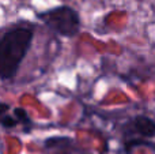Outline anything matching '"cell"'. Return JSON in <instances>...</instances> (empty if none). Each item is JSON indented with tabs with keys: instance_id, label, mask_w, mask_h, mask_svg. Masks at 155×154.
<instances>
[{
	"instance_id": "cell-1",
	"label": "cell",
	"mask_w": 155,
	"mask_h": 154,
	"mask_svg": "<svg viewBox=\"0 0 155 154\" xmlns=\"http://www.w3.org/2000/svg\"><path fill=\"white\" fill-rule=\"evenodd\" d=\"M34 26L29 22H18L3 32L0 37V78L3 82L12 81L22 62L31 48Z\"/></svg>"
},
{
	"instance_id": "cell-2",
	"label": "cell",
	"mask_w": 155,
	"mask_h": 154,
	"mask_svg": "<svg viewBox=\"0 0 155 154\" xmlns=\"http://www.w3.org/2000/svg\"><path fill=\"white\" fill-rule=\"evenodd\" d=\"M35 18L54 34L65 38L78 35L82 27L79 12L70 5H57L49 10L40 11L35 14Z\"/></svg>"
},
{
	"instance_id": "cell-3",
	"label": "cell",
	"mask_w": 155,
	"mask_h": 154,
	"mask_svg": "<svg viewBox=\"0 0 155 154\" xmlns=\"http://www.w3.org/2000/svg\"><path fill=\"white\" fill-rule=\"evenodd\" d=\"M124 149L132 154L134 147L146 145V139L155 138V122L146 115H136L123 126Z\"/></svg>"
},
{
	"instance_id": "cell-4",
	"label": "cell",
	"mask_w": 155,
	"mask_h": 154,
	"mask_svg": "<svg viewBox=\"0 0 155 154\" xmlns=\"http://www.w3.org/2000/svg\"><path fill=\"white\" fill-rule=\"evenodd\" d=\"M42 149L46 154H84L70 136H51L42 143Z\"/></svg>"
},
{
	"instance_id": "cell-5",
	"label": "cell",
	"mask_w": 155,
	"mask_h": 154,
	"mask_svg": "<svg viewBox=\"0 0 155 154\" xmlns=\"http://www.w3.org/2000/svg\"><path fill=\"white\" fill-rule=\"evenodd\" d=\"M12 113L15 115V117L18 119L19 126H22L23 132L25 134H29L30 130L33 128V120H31V117L29 116V113H27L23 108H19V106H18V108H14Z\"/></svg>"
},
{
	"instance_id": "cell-6",
	"label": "cell",
	"mask_w": 155,
	"mask_h": 154,
	"mask_svg": "<svg viewBox=\"0 0 155 154\" xmlns=\"http://www.w3.org/2000/svg\"><path fill=\"white\" fill-rule=\"evenodd\" d=\"M0 124H2V127L4 128V130H11V128L18 127L19 122H18V119L15 117L14 113H8V112H5V113H2Z\"/></svg>"
},
{
	"instance_id": "cell-7",
	"label": "cell",
	"mask_w": 155,
	"mask_h": 154,
	"mask_svg": "<svg viewBox=\"0 0 155 154\" xmlns=\"http://www.w3.org/2000/svg\"><path fill=\"white\" fill-rule=\"evenodd\" d=\"M10 111V106H8V104L5 102H2V105H0V113H5V112Z\"/></svg>"
}]
</instances>
